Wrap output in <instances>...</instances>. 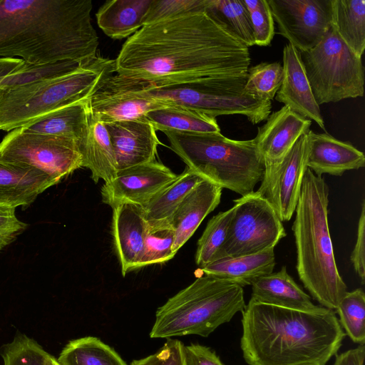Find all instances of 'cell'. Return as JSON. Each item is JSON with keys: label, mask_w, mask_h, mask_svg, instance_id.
Here are the masks:
<instances>
[{"label": "cell", "mask_w": 365, "mask_h": 365, "mask_svg": "<svg viewBox=\"0 0 365 365\" xmlns=\"http://www.w3.org/2000/svg\"><path fill=\"white\" fill-rule=\"evenodd\" d=\"M250 63L249 48L199 11L143 25L123 44L114 75L158 85L245 76Z\"/></svg>", "instance_id": "6da1fadb"}, {"label": "cell", "mask_w": 365, "mask_h": 365, "mask_svg": "<svg viewBox=\"0 0 365 365\" xmlns=\"http://www.w3.org/2000/svg\"><path fill=\"white\" fill-rule=\"evenodd\" d=\"M92 8L91 0H0V57L32 65L93 60Z\"/></svg>", "instance_id": "7a4b0ae2"}, {"label": "cell", "mask_w": 365, "mask_h": 365, "mask_svg": "<svg viewBox=\"0 0 365 365\" xmlns=\"http://www.w3.org/2000/svg\"><path fill=\"white\" fill-rule=\"evenodd\" d=\"M240 347L249 365H327L346 336L334 310L304 312L250 299Z\"/></svg>", "instance_id": "3957f363"}, {"label": "cell", "mask_w": 365, "mask_h": 365, "mask_svg": "<svg viewBox=\"0 0 365 365\" xmlns=\"http://www.w3.org/2000/svg\"><path fill=\"white\" fill-rule=\"evenodd\" d=\"M329 187L307 168L296 207L292 231L299 279L322 307L336 310L346 285L335 261L328 223Z\"/></svg>", "instance_id": "277c9868"}, {"label": "cell", "mask_w": 365, "mask_h": 365, "mask_svg": "<svg viewBox=\"0 0 365 365\" xmlns=\"http://www.w3.org/2000/svg\"><path fill=\"white\" fill-rule=\"evenodd\" d=\"M163 133L187 168L222 189L245 196L262 179L264 160L253 139L232 140L221 133Z\"/></svg>", "instance_id": "5b68a950"}, {"label": "cell", "mask_w": 365, "mask_h": 365, "mask_svg": "<svg viewBox=\"0 0 365 365\" xmlns=\"http://www.w3.org/2000/svg\"><path fill=\"white\" fill-rule=\"evenodd\" d=\"M245 306L241 286L205 274L157 309L150 337L169 339L192 334L207 337Z\"/></svg>", "instance_id": "8992f818"}, {"label": "cell", "mask_w": 365, "mask_h": 365, "mask_svg": "<svg viewBox=\"0 0 365 365\" xmlns=\"http://www.w3.org/2000/svg\"><path fill=\"white\" fill-rule=\"evenodd\" d=\"M114 73V60L97 56L56 77L0 89V130L11 131L88 99Z\"/></svg>", "instance_id": "52a82bcc"}, {"label": "cell", "mask_w": 365, "mask_h": 365, "mask_svg": "<svg viewBox=\"0 0 365 365\" xmlns=\"http://www.w3.org/2000/svg\"><path fill=\"white\" fill-rule=\"evenodd\" d=\"M247 75L233 78H207L165 84L129 83L110 76L105 93H131L162 100L173 106L192 109L207 115H242L252 124L269 117L271 101L255 98L245 91Z\"/></svg>", "instance_id": "ba28073f"}, {"label": "cell", "mask_w": 365, "mask_h": 365, "mask_svg": "<svg viewBox=\"0 0 365 365\" xmlns=\"http://www.w3.org/2000/svg\"><path fill=\"white\" fill-rule=\"evenodd\" d=\"M300 53L319 106L364 96L361 58L343 41L332 26L314 48Z\"/></svg>", "instance_id": "9c48e42d"}, {"label": "cell", "mask_w": 365, "mask_h": 365, "mask_svg": "<svg viewBox=\"0 0 365 365\" xmlns=\"http://www.w3.org/2000/svg\"><path fill=\"white\" fill-rule=\"evenodd\" d=\"M0 163L36 169L58 184L83 167V156L73 140L21 127L9 131L0 142Z\"/></svg>", "instance_id": "30bf717a"}, {"label": "cell", "mask_w": 365, "mask_h": 365, "mask_svg": "<svg viewBox=\"0 0 365 365\" xmlns=\"http://www.w3.org/2000/svg\"><path fill=\"white\" fill-rule=\"evenodd\" d=\"M234 202L220 259L253 255L274 248L287 235L274 210L255 191L235 200Z\"/></svg>", "instance_id": "8fae6325"}, {"label": "cell", "mask_w": 365, "mask_h": 365, "mask_svg": "<svg viewBox=\"0 0 365 365\" xmlns=\"http://www.w3.org/2000/svg\"><path fill=\"white\" fill-rule=\"evenodd\" d=\"M309 130L281 158L264 160L263 177L255 192L269 203L282 222L289 221L296 210L307 169Z\"/></svg>", "instance_id": "7c38bea8"}, {"label": "cell", "mask_w": 365, "mask_h": 365, "mask_svg": "<svg viewBox=\"0 0 365 365\" xmlns=\"http://www.w3.org/2000/svg\"><path fill=\"white\" fill-rule=\"evenodd\" d=\"M279 33L300 53L314 48L331 27V0H267Z\"/></svg>", "instance_id": "4fadbf2b"}, {"label": "cell", "mask_w": 365, "mask_h": 365, "mask_svg": "<svg viewBox=\"0 0 365 365\" xmlns=\"http://www.w3.org/2000/svg\"><path fill=\"white\" fill-rule=\"evenodd\" d=\"M177 177L156 160L120 170L102 186V200L113 209L124 203L143 207Z\"/></svg>", "instance_id": "5bb4252c"}, {"label": "cell", "mask_w": 365, "mask_h": 365, "mask_svg": "<svg viewBox=\"0 0 365 365\" xmlns=\"http://www.w3.org/2000/svg\"><path fill=\"white\" fill-rule=\"evenodd\" d=\"M113 147L117 170L156 160L162 145L156 130L146 119L103 123Z\"/></svg>", "instance_id": "9a60e30c"}, {"label": "cell", "mask_w": 365, "mask_h": 365, "mask_svg": "<svg viewBox=\"0 0 365 365\" xmlns=\"http://www.w3.org/2000/svg\"><path fill=\"white\" fill-rule=\"evenodd\" d=\"M283 79L274 98L293 112L314 120L325 130L319 106L307 77L300 52L289 43L283 49Z\"/></svg>", "instance_id": "2e32d148"}, {"label": "cell", "mask_w": 365, "mask_h": 365, "mask_svg": "<svg viewBox=\"0 0 365 365\" xmlns=\"http://www.w3.org/2000/svg\"><path fill=\"white\" fill-rule=\"evenodd\" d=\"M113 235L123 276L137 269L142 257L148 228L143 207L130 203L113 209Z\"/></svg>", "instance_id": "e0dca14e"}, {"label": "cell", "mask_w": 365, "mask_h": 365, "mask_svg": "<svg viewBox=\"0 0 365 365\" xmlns=\"http://www.w3.org/2000/svg\"><path fill=\"white\" fill-rule=\"evenodd\" d=\"M309 150L307 168L316 175L341 176L346 171L365 166L364 153L351 143L339 140L327 133L308 132Z\"/></svg>", "instance_id": "ac0fdd59"}, {"label": "cell", "mask_w": 365, "mask_h": 365, "mask_svg": "<svg viewBox=\"0 0 365 365\" xmlns=\"http://www.w3.org/2000/svg\"><path fill=\"white\" fill-rule=\"evenodd\" d=\"M222 190L219 186L202 180L184 197L167 220L175 232L173 250L175 254L205 217L217 207Z\"/></svg>", "instance_id": "d6986e66"}, {"label": "cell", "mask_w": 365, "mask_h": 365, "mask_svg": "<svg viewBox=\"0 0 365 365\" xmlns=\"http://www.w3.org/2000/svg\"><path fill=\"white\" fill-rule=\"evenodd\" d=\"M311 124L312 120L284 106L270 114L262 126L258 127L253 140L264 160H277L309 130Z\"/></svg>", "instance_id": "ffe728a7"}, {"label": "cell", "mask_w": 365, "mask_h": 365, "mask_svg": "<svg viewBox=\"0 0 365 365\" xmlns=\"http://www.w3.org/2000/svg\"><path fill=\"white\" fill-rule=\"evenodd\" d=\"M87 106L90 115L105 123L145 119L149 111L172 105L162 100L131 93L96 91L88 99Z\"/></svg>", "instance_id": "44dd1931"}, {"label": "cell", "mask_w": 365, "mask_h": 365, "mask_svg": "<svg viewBox=\"0 0 365 365\" xmlns=\"http://www.w3.org/2000/svg\"><path fill=\"white\" fill-rule=\"evenodd\" d=\"M251 287L250 299L259 303L304 312H317L324 307L312 302L288 274L286 266L279 272L259 277Z\"/></svg>", "instance_id": "7402d4cb"}, {"label": "cell", "mask_w": 365, "mask_h": 365, "mask_svg": "<svg viewBox=\"0 0 365 365\" xmlns=\"http://www.w3.org/2000/svg\"><path fill=\"white\" fill-rule=\"evenodd\" d=\"M57 182L31 168L0 163V205L16 208L28 206L38 195Z\"/></svg>", "instance_id": "603a6c76"}, {"label": "cell", "mask_w": 365, "mask_h": 365, "mask_svg": "<svg viewBox=\"0 0 365 365\" xmlns=\"http://www.w3.org/2000/svg\"><path fill=\"white\" fill-rule=\"evenodd\" d=\"M152 0H110L96 13L99 28L113 39H122L138 31L145 24Z\"/></svg>", "instance_id": "cb8c5ba5"}, {"label": "cell", "mask_w": 365, "mask_h": 365, "mask_svg": "<svg viewBox=\"0 0 365 365\" xmlns=\"http://www.w3.org/2000/svg\"><path fill=\"white\" fill-rule=\"evenodd\" d=\"M87 101L88 99L61 108L22 128L73 140L81 152L90 125Z\"/></svg>", "instance_id": "d4e9b609"}, {"label": "cell", "mask_w": 365, "mask_h": 365, "mask_svg": "<svg viewBox=\"0 0 365 365\" xmlns=\"http://www.w3.org/2000/svg\"><path fill=\"white\" fill-rule=\"evenodd\" d=\"M275 264L274 250L270 248L253 255L222 258L200 269L205 274L230 280L243 287L273 272Z\"/></svg>", "instance_id": "484cf974"}, {"label": "cell", "mask_w": 365, "mask_h": 365, "mask_svg": "<svg viewBox=\"0 0 365 365\" xmlns=\"http://www.w3.org/2000/svg\"><path fill=\"white\" fill-rule=\"evenodd\" d=\"M83 167L91 172L95 182H108L118 172L109 135L104 124L90 115L88 133L81 149Z\"/></svg>", "instance_id": "4316f807"}, {"label": "cell", "mask_w": 365, "mask_h": 365, "mask_svg": "<svg viewBox=\"0 0 365 365\" xmlns=\"http://www.w3.org/2000/svg\"><path fill=\"white\" fill-rule=\"evenodd\" d=\"M145 119L162 132L220 133L216 118L179 106L149 111Z\"/></svg>", "instance_id": "83f0119b"}, {"label": "cell", "mask_w": 365, "mask_h": 365, "mask_svg": "<svg viewBox=\"0 0 365 365\" xmlns=\"http://www.w3.org/2000/svg\"><path fill=\"white\" fill-rule=\"evenodd\" d=\"M331 26L361 58L365 49V1L331 0Z\"/></svg>", "instance_id": "f1b7e54d"}, {"label": "cell", "mask_w": 365, "mask_h": 365, "mask_svg": "<svg viewBox=\"0 0 365 365\" xmlns=\"http://www.w3.org/2000/svg\"><path fill=\"white\" fill-rule=\"evenodd\" d=\"M202 180L187 168L143 207L147 221H167L184 197Z\"/></svg>", "instance_id": "f546056e"}, {"label": "cell", "mask_w": 365, "mask_h": 365, "mask_svg": "<svg viewBox=\"0 0 365 365\" xmlns=\"http://www.w3.org/2000/svg\"><path fill=\"white\" fill-rule=\"evenodd\" d=\"M57 361L60 365H127L113 348L91 336L69 341Z\"/></svg>", "instance_id": "4dcf8cb0"}, {"label": "cell", "mask_w": 365, "mask_h": 365, "mask_svg": "<svg viewBox=\"0 0 365 365\" xmlns=\"http://www.w3.org/2000/svg\"><path fill=\"white\" fill-rule=\"evenodd\" d=\"M205 11L247 47L255 45L250 13L243 0H209Z\"/></svg>", "instance_id": "1f68e13d"}, {"label": "cell", "mask_w": 365, "mask_h": 365, "mask_svg": "<svg viewBox=\"0 0 365 365\" xmlns=\"http://www.w3.org/2000/svg\"><path fill=\"white\" fill-rule=\"evenodd\" d=\"M233 207L212 217L197 242L195 262L201 268L221 258Z\"/></svg>", "instance_id": "d6a6232c"}, {"label": "cell", "mask_w": 365, "mask_h": 365, "mask_svg": "<svg viewBox=\"0 0 365 365\" xmlns=\"http://www.w3.org/2000/svg\"><path fill=\"white\" fill-rule=\"evenodd\" d=\"M175 232L167 221L148 222L144 250L138 268L162 263L173 258Z\"/></svg>", "instance_id": "836d02e7"}, {"label": "cell", "mask_w": 365, "mask_h": 365, "mask_svg": "<svg viewBox=\"0 0 365 365\" xmlns=\"http://www.w3.org/2000/svg\"><path fill=\"white\" fill-rule=\"evenodd\" d=\"M339 324L356 344L365 342V294L361 289L346 292L336 309Z\"/></svg>", "instance_id": "e575fe53"}, {"label": "cell", "mask_w": 365, "mask_h": 365, "mask_svg": "<svg viewBox=\"0 0 365 365\" xmlns=\"http://www.w3.org/2000/svg\"><path fill=\"white\" fill-rule=\"evenodd\" d=\"M282 79L283 67L279 62H262L248 68L245 91L259 101H271Z\"/></svg>", "instance_id": "d590c367"}, {"label": "cell", "mask_w": 365, "mask_h": 365, "mask_svg": "<svg viewBox=\"0 0 365 365\" xmlns=\"http://www.w3.org/2000/svg\"><path fill=\"white\" fill-rule=\"evenodd\" d=\"M84 64L71 61L41 65L24 62L19 68L0 80V89L61 76L75 71Z\"/></svg>", "instance_id": "8d00e7d4"}, {"label": "cell", "mask_w": 365, "mask_h": 365, "mask_svg": "<svg viewBox=\"0 0 365 365\" xmlns=\"http://www.w3.org/2000/svg\"><path fill=\"white\" fill-rule=\"evenodd\" d=\"M3 365H46L50 356L36 340L17 333L0 349Z\"/></svg>", "instance_id": "74e56055"}, {"label": "cell", "mask_w": 365, "mask_h": 365, "mask_svg": "<svg viewBox=\"0 0 365 365\" xmlns=\"http://www.w3.org/2000/svg\"><path fill=\"white\" fill-rule=\"evenodd\" d=\"M209 0H152L145 24L190 12L205 11Z\"/></svg>", "instance_id": "f35d334b"}, {"label": "cell", "mask_w": 365, "mask_h": 365, "mask_svg": "<svg viewBox=\"0 0 365 365\" xmlns=\"http://www.w3.org/2000/svg\"><path fill=\"white\" fill-rule=\"evenodd\" d=\"M249 13L255 45L269 46L274 36V23L267 0H260L259 6Z\"/></svg>", "instance_id": "ab89813d"}, {"label": "cell", "mask_w": 365, "mask_h": 365, "mask_svg": "<svg viewBox=\"0 0 365 365\" xmlns=\"http://www.w3.org/2000/svg\"><path fill=\"white\" fill-rule=\"evenodd\" d=\"M183 348L180 340L169 338L158 351L133 360L130 365H185Z\"/></svg>", "instance_id": "60d3db41"}, {"label": "cell", "mask_w": 365, "mask_h": 365, "mask_svg": "<svg viewBox=\"0 0 365 365\" xmlns=\"http://www.w3.org/2000/svg\"><path fill=\"white\" fill-rule=\"evenodd\" d=\"M15 207L0 205V251L14 242L28 227L15 214Z\"/></svg>", "instance_id": "b9f144b4"}, {"label": "cell", "mask_w": 365, "mask_h": 365, "mask_svg": "<svg viewBox=\"0 0 365 365\" xmlns=\"http://www.w3.org/2000/svg\"><path fill=\"white\" fill-rule=\"evenodd\" d=\"M365 201L361 203V211L358 222L356 244L351 255V262L361 279V284L365 282Z\"/></svg>", "instance_id": "7bdbcfd3"}, {"label": "cell", "mask_w": 365, "mask_h": 365, "mask_svg": "<svg viewBox=\"0 0 365 365\" xmlns=\"http://www.w3.org/2000/svg\"><path fill=\"white\" fill-rule=\"evenodd\" d=\"M185 365H225L211 348L200 344L184 346Z\"/></svg>", "instance_id": "ee69618b"}, {"label": "cell", "mask_w": 365, "mask_h": 365, "mask_svg": "<svg viewBox=\"0 0 365 365\" xmlns=\"http://www.w3.org/2000/svg\"><path fill=\"white\" fill-rule=\"evenodd\" d=\"M365 356L364 344L336 354L333 365H364Z\"/></svg>", "instance_id": "f6af8a7d"}, {"label": "cell", "mask_w": 365, "mask_h": 365, "mask_svg": "<svg viewBox=\"0 0 365 365\" xmlns=\"http://www.w3.org/2000/svg\"><path fill=\"white\" fill-rule=\"evenodd\" d=\"M20 64L17 58L0 57V80L16 70Z\"/></svg>", "instance_id": "bcb514c9"}, {"label": "cell", "mask_w": 365, "mask_h": 365, "mask_svg": "<svg viewBox=\"0 0 365 365\" xmlns=\"http://www.w3.org/2000/svg\"><path fill=\"white\" fill-rule=\"evenodd\" d=\"M46 365H60V364L58 362L57 359L50 354V356L47 360Z\"/></svg>", "instance_id": "7dc6e473"}]
</instances>
